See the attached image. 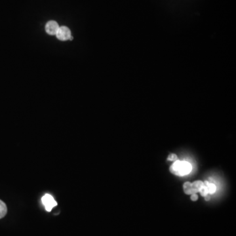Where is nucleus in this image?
I'll list each match as a JSON object with an SVG mask.
<instances>
[{"label": "nucleus", "mask_w": 236, "mask_h": 236, "mask_svg": "<svg viewBox=\"0 0 236 236\" xmlns=\"http://www.w3.org/2000/svg\"><path fill=\"white\" fill-rule=\"evenodd\" d=\"M184 192L187 195L192 194V183L189 182H186L183 185Z\"/></svg>", "instance_id": "6e6552de"}, {"label": "nucleus", "mask_w": 236, "mask_h": 236, "mask_svg": "<svg viewBox=\"0 0 236 236\" xmlns=\"http://www.w3.org/2000/svg\"><path fill=\"white\" fill-rule=\"evenodd\" d=\"M204 186V183L201 181H197L192 183V194H197L199 192L201 188Z\"/></svg>", "instance_id": "39448f33"}, {"label": "nucleus", "mask_w": 236, "mask_h": 236, "mask_svg": "<svg viewBox=\"0 0 236 236\" xmlns=\"http://www.w3.org/2000/svg\"><path fill=\"white\" fill-rule=\"evenodd\" d=\"M69 39H70V40H72V39H73V38H72V36H71L70 38H69Z\"/></svg>", "instance_id": "ddd939ff"}, {"label": "nucleus", "mask_w": 236, "mask_h": 236, "mask_svg": "<svg viewBox=\"0 0 236 236\" xmlns=\"http://www.w3.org/2000/svg\"><path fill=\"white\" fill-rule=\"evenodd\" d=\"M58 39L61 41H66L69 39L71 37V32L70 29L66 26H62L59 28L56 33Z\"/></svg>", "instance_id": "7ed1b4c3"}, {"label": "nucleus", "mask_w": 236, "mask_h": 236, "mask_svg": "<svg viewBox=\"0 0 236 236\" xmlns=\"http://www.w3.org/2000/svg\"><path fill=\"white\" fill-rule=\"evenodd\" d=\"M198 199V196H197V194H191V200L193 201H197Z\"/></svg>", "instance_id": "9b49d317"}, {"label": "nucleus", "mask_w": 236, "mask_h": 236, "mask_svg": "<svg viewBox=\"0 0 236 236\" xmlns=\"http://www.w3.org/2000/svg\"><path fill=\"white\" fill-rule=\"evenodd\" d=\"M192 165L187 161H181L176 160L169 168L171 173L176 176H184L192 171Z\"/></svg>", "instance_id": "f257e3e1"}, {"label": "nucleus", "mask_w": 236, "mask_h": 236, "mask_svg": "<svg viewBox=\"0 0 236 236\" xmlns=\"http://www.w3.org/2000/svg\"><path fill=\"white\" fill-rule=\"evenodd\" d=\"M42 203L45 206L46 211L50 212L54 207L57 205V203L50 194H45L42 197Z\"/></svg>", "instance_id": "f03ea898"}, {"label": "nucleus", "mask_w": 236, "mask_h": 236, "mask_svg": "<svg viewBox=\"0 0 236 236\" xmlns=\"http://www.w3.org/2000/svg\"><path fill=\"white\" fill-rule=\"evenodd\" d=\"M7 212V207L6 204L0 199V219L6 215Z\"/></svg>", "instance_id": "0eeeda50"}, {"label": "nucleus", "mask_w": 236, "mask_h": 236, "mask_svg": "<svg viewBox=\"0 0 236 236\" xmlns=\"http://www.w3.org/2000/svg\"><path fill=\"white\" fill-rule=\"evenodd\" d=\"M203 183H204L205 186H206L207 189L208 194H212L215 192L217 188H216V186L214 184L211 183V182H208V181H205V182H203Z\"/></svg>", "instance_id": "423d86ee"}, {"label": "nucleus", "mask_w": 236, "mask_h": 236, "mask_svg": "<svg viewBox=\"0 0 236 236\" xmlns=\"http://www.w3.org/2000/svg\"><path fill=\"white\" fill-rule=\"evenodd\" d=\"M204 197L205 201H209L210 199H211V196H210V194H208V195H207V196Z\"/></svg>", "instance_id": "f8f14e48"}, {"label": "nucleus", "mask_w": 236, "mask_h": 236, "mask_svg": "<svg viewBox=\"0 0 236 236\" xmlns=\"http://www.w3.org/2000/svg\"><path fill=\"white\" fill-rule=\"evenodd\" d=\"M199 193H200V194H201V196H203V197H205V196H206L207 195H208V194H208L207 189L206 186H203L201 188V189L199 190Z\"/></svg>", "instance_id": "1a4fd4ad"}, {"label": "nucleus", "mask_w": 236, "mask_h": 236, "mask_svg": "<svg viewBox=\"0 0 236 236\" xmlns=\"http://www.w3.org/2000/svg\"><path fill=\"white\" fill-rule=\"evenodd\" d=\"M178 160V157L176 154L174 153H170L168 155V158H167V161H175Z\"/></svg>", "instance_id": "9d476101"}, {"label": "nucleus", "mask_w": 236, "mask_h": 236, "mask_svg": "<svg viewBox=\"0 0 236 236\" xmlns=\"http://www.w3.org/2000/svg\"><path fill=\"white\" fill-rule=\"evenodd\" d=\"M59 27L57 23L53 20L48 22L45 26V30L50 35H56Z\"/></svg>", "instance_id": "20e7f679"}]
</instances>
